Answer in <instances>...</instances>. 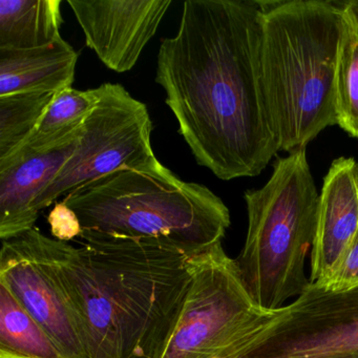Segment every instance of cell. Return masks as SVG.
<instances>
[{
    "label": "cell",
    "mask_w": 358,
    "mask_h": 358,
    "mask_svg": "<svg viewBox=\"0 0 358 358\" xmlns=\"http://www.w3.org/2000/svg\"><path fill=\"white\" fill-rule=\"evenodd\" d=\"M335 93L337 125L358 139V24L347 9L337 60Z\"/></svg>",
    "instance_id": "obj_18"
},
{
    "label": "cell",
    "mask_w": 358,
    "mask_h": 358,
    "mask_svg": "<svg viewBox=\"0 0 358 358\" xmlns=\"http://www.w3.org/2000/svg\"><path fill=\"white\" fill-rule=\"evenodd\" d=\"M58 243L85 316L91 358H152L192 280V257L156 242L81 238Z\"/></svg>",
    "instance_id": "obj_2"
},
{
    "label": "cell",
    "mask_w": 358,
    "mask_h": 358,
    "mask_svg": "<svg viewBox=\"0 0 358 358\" xmlns=\"http://www.w3.org/2000/svg\"><path fill=\"white\" fill-rule=\"evenodd\" d=\"M192 280L181 309L152 358H213L271 311L249 295L222 243L192 257Z\"/></svg>",
    "instance_id": "obj_6"
},
{
    "label": "cell",
    "mask_w": 358,
    "mask_h": 358,
    "mask_svg": "<svg viewBox=\"0 0 358 358\" xmlns=\"http://www.w3.org/2000/svg\"><path fill=\"white\" fill-rule=\"evenodd\" d=\"M80 131L56 145L26 143L0 161V240L34 228L38 215L32 210L33 203L76 150Z\"/></svg>",
    "instance_id": "obj_11"
},
{
    "label": "cell",
    "mask_w": 358,
    "mask_h": 358,
    "mask_svg": "<svg viewBox=\"0 0 358 358\" xmlns=\"http://www.w3.org/2000/svg\"><path fill=\"white\" fill-rule=\"evenodd\" d=\"M257 0H187L162 41L156 81L196 162L221 180L255 177L278 150L262 74Z\"/></svg>",
    "instance_id": "obj_1"
},
{
    "label": "cell",
    "mask_w": 358,
    "mask_h": 358,
    "mask_svg": "<svg viewBox=\"0 0 358 358\" xmlns=\"http://www.w3.org/2000/svg\"><path fill=\"white\" fill-rule=\"evenodd\" d=\"M313 284L331 291L343 290L358 285V230L330 278Z\"/></svg>",
    "instance_id": "obj_19"
},
{
    "label": "cell",
    "mask_w": 358,
    "mask_h": 358,
    "mask_svg": "<svg viewBox=\"0 0 358 358\" xmlns=\"http://www.w3.org/2000/svg\"><path fill=\"white\" fill-rule=\"evenodd\" d=\"M262 74L278 150L307 148L337 125L345 1H261Z\"/></svg>",
    "instance_id": "obj_3"
},
{
    "label": "cell",
    "mask_w": 358,
    "mask_h": 358,
    "mask_svg": "<svg viewBox=\"0 0 358 358\" xmlns=\"http://www.w3.org/2000/svg\"><path fill=\"white\" fill-rule=\"evenodd\" d=\"M58 243L35 227L1 241L0 284L43 327L64 358H91L85 316L62 269Z\"/></svg>",
    "instance_id": "obj_9"
},
{
    "label": "cell",
    "mask_w": 358,
    "mask_h": 358,
    "mask_svg": "<svg viewBox=\"0 0 358 358\" xmlns=\"http://www.w3.org/2000/svg\"><path fill=\"white\" fill-rule=\"evenodd\" d=\"M99 90V101L81 127L76 150L33 203L36 215L59 196L121 169H166L152 150V122L145 104L120 85L104 83Z\"/></svg>",
    "instance_id": "obj_8"
},
{
    "label": "cell",
    "mask_w": 358,
    "mask_h": 358,
    "mask_svg": "<svg viewBox=\"0 0 358 358\" xmlns=\"http://www.w3.org/2000/svg\"><path fill=\"white\" fill-rule=\"evenodd\" d=\"M357 230L358 163L341 157L331 164L320 194L310 282L330 278Z\"/></svg>",
    "instance_id": "obj_12"
},
{
    "label": "cell",
    "mask_w": 358,
    "mask_h": 358,
    "mask_svg": "<svg viewBox=\"0 0 358 358\" xmlns=\"http://www.w3.org/2000/svg\"><path fill=\"white\" fill-rule=\"evenodd\" d=\"M51 232L56 240L68 243L83 234L78 215L64 202L56 203L48 217Z\"/></svg>",
    "instance_id": "obj_20"
},
{
    "label": "cell",
    "mask_w": 358,
    "mask_h": 358,
    "mask_svg": "<svg viewBox=\"0 0 358 358\" xmlns=\"http://www.w3.org/2000/svg\"><path fill=\"white\" fill-rule=\"evenodd\" d=\"M248 229L236 259L245 288L274 311L309 286L306 259L315 236L320 194L306 148L278 159L267 183L244 194Z\"/></svg>",
    "instance_id": "obj_5"
},
{
    "label": "cell",
    "mask_w": 358,
    "mask_h": 358,
    "mask_svg": "<svg viewBox=\"0 0 358 358\" xmlns=\"http://www.w3.org/2000/svg\"><path fill=\"white\" fill-rule=\"evenodd\" d=\"M78 53L64 39L35 49H0V97L72 87Z\"/></svg>",
    "instance_id": "obj_13"
},
{
    "label": "cell",
    "mask_w": 358,
    "mask_h": 358,
    "mask_svg": "<svg viewBox=\"0 0 358 358\" xmlns=\"http://www.w3.org/2000/svg\"><path fill=\"white\" fill-rule=\"evenodd\" d=\"M217 356L358 358V285L331 291L310 282Z\"/></svg>",
    "instance_id": "obj_7"
},
{
    "label": "cell",
    "mask_w": 358,
    "mask_h": 358,
    "mask_svg": "<svg viewBox=\"0 0 358 358\" xmlns=\"http://www.w3.org/2000/svg\"><path fill=\"white\" fill-rule=\"evenodd\" d=\"M62 24V0H0V49L47 47Z\"/></svg>",
    "instance_id": "obj_14"
},
{
    "label": "cell",
    "mask_w": 358,
    "mask_h": 358,
    "mask_svg": "<svg viewBox=\"0 0 358 358\" xmlns=\"http://www.w3.org/2000/svg\"><path fill=\"white\" fill-rule=\"evenodd\" d=\"M55 95L29 93L0 97V161L28 142Z\"/></svg>",
    "instance_id": "obj_17"
},
{
    "label": "cell",
    "mask_w": 358,
    "mask_h": 358,
    "mask_svg": "<svg viewBox=\"0 0 358 358\" xmlns=\"http://www.w3.org/2000/svg\"><path fill=\"white\" fill-rule=\"evenodd\" d=\"M85 43L117 73L131 71L155 36L171 0H69Z\"/></svg>",
    "instance_id": "obj_10"
},
{
    "label": "cell",
    "mask_w": 358,
    "mask_h": 358,
    "mask_svg": "<svg viewBox=\"0 0 358 358\" xmlns=\"http://www.w3.org/2000/svg\"><path fill=\"white\" fill-rule=\"evenodd\" d=\"M100 90H64L56 94L27 143L34 146H51L72 137L83 127L99 101Z\"/></svg>",
    "instance_id": "obj_16"
},
{
    "label": "cell",
    "mask_w": 358,
    "mask_h": 358,
    "mask_svg": "<svg viewBox=\"0 0 358 358\" xmlns=\"http://www.w3.org/2000/svg\"><path fill=\"white\" fill-rule=\"evenodd\" d=\"M0 358H64L43 327L0 284Z\"/></svg>",
    "instance_id": "obj_15"
},
{
    "label": "cell",
    "mask_w": 358,
    "mask_h": 358,
    "mask_svg": "<svg viewBox=\"0 0 358 358\" xmlns=\"http://www.w3.org/2000/svg\"><path fill=\"white\" fill-rule=\"evenodd\" d=\"M83 234L156 242L188 257L222 243L229 209L206 186L184 182L169 169H121L79 186L64 196Z\"/></svg>",
    "instance_id": "obj_4"
}]
</instances>
